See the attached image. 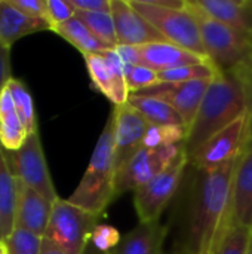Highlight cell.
I'll list each match as a JSON object with an SVG mask.
<instances>
[{
  "label": "cell",
  "mask_w": 252,
  "mask_h": 254,
  "mask_svg": "<svg viewBox=\"0 0 252 254\" xmlns=\"http://www.w3.org/2000/svg\"><path fill=\"white\" fill-rule=\"evenodd\" d=\"M4 156L15 179L34 189L50 202L59 198L50 179L39 132L28 134L18 150H4Z\"/></svg>",
  "instance_id": "obj_8"
},
{
  "label": "cell",
  "mask_w": 252,
  "mask_h": 254,
  "mask_svg": "<svg viewBox=\"0 0 252 254\" xmlns=\"http://www.w3.org/2000/svg\"><path fill=\"white\" fill-rule=\"evenodd\" d=\"M238 159L214 170H196L198 176L192 189L181 254H212L229 231L232 225V192Z\"/></svg>",
  "instance_id": "obj_1"
},
{
  "label": "cell",
  "mask_w": 252,
  "mask_h": 254,
  "mask_svg": "<svg viewBox=\"0 0 252 254\" xmlns=\"http://www.w3.org/2000/svg\"><path fill=\"white\" fill-rule=\"evenodd\" d=\"M98 219L100 216L58 198L53 202L45 238L58 246L64 253L86 254L92 232L98 226Z\"/></svg>",
  "instance_id": "obj_5"
},
{
  "label": "cell",
  "mask_w": 252,
  "mask_h": 254,
  "mask_svg": "<svg viewBox=\"0 0 252 254\" xmlns=\"http://www.w3.org/2000/svg\"><path fill=\"white\" fill-rule=\"evenodd\" d=\"M125 77H126L129 94L147 89L159 83L157 71L146 65H125Z\"/></svg>",
  "instance_id": "obj_31"
},
{
  "label": "cell",
  "mask_w": 252,
  "mask_h": 254,
  "mask_svg": "<svg viewBox=\"0 0 252 254\" xmlns=\"http://www.w3.org/2000/svg\"><path fill=\"white\" fill-rule=\"evenodd\" d=\"M203 254H211V253H203Z\"/></svg>",
  "instance_id": "obj_44"
},
{
  "label": "cell",
  "mask_w": 252,
  "mask_h": 254,
  "mask_svg": "<svg viewBox=\"0 0 252 254\" xmlns=\"http://www.w3.org/2000/svg\"><path fill=\"white\" fill-rule=\"evenodd\" d=\"M252 228L230 226L212 254H248Z\"/></svg>",
  "instance_id": "obj_30"
},
{
  "label": "cell",
  "mask_w": 252,
  "mask_h": 254,
  "mask_svg": "<svg viewBox=\"0 0 252 254\" xmlns=\"http://www.w3.org/2000/svg\"><path fill=\"white\" fill-rule=\"evenodd\" d=\"M212 18L252 37V0H195Z\"/></svg>",
  "instance_id": "obj_19"
},
{
  "label": "cell",
  "mask_w": 252,
  "mask_h": 254,
  "mask_svg": "<svg viewBox=\"0 0 252 254\" xmlns=\"http://www.w3.org/2000/svg\"><path fill=\"white\" fill-rule=\"evenodd\" d=\"M131 4L168 42L208 58L198 21L189 10L187 4L184 9L160 7L150 0H132Z\"/></svg>",
  "instance_id": "obj_6"
},
{
  "label": "cell",
  "mask_w": 252,
  "mask_h": 254,
  "mask_svg": "<svg viewBox=\"0 0 252 254\" xmlns=\"http://www.w3.org/2000/svg\"><path fill=\"white\" fill-rule=\"evenodd\" d=\"M7 91L12 97L15 110L27 131V134L39 132V125H37V115H36V107L34 101L31 97V92L28 91L27 85L24 80L12 77L7 82Z\"/></svg>",
  "instance_id": "obj_24"
},
{
  "label": "cell",
  "mask_w": 252,
  "mask_h": 254,
  "mask_svg": "<svg viewBox=\"0 0 252 254\" xmlns=\"http://www.w3.org/2000/svg\"><path fill=\"white\" fill-rule=\"evenodd\" d=\"M220 71L211 61L192 64L184 67H177L172 70H165L157 73L159 82H171V83H184V82H195V80H211Z\"/></svg>",
  "instance_id": "obj_25"
},
{
  "label": "cell",
  "mask_w": 252,
  "mask_h": 254,
  "mask_svg": "<svg viewBox=\"0 0 252 254\" xmlns=\"http://www.w3.org/2000/svg\"><path fill=\"white\" fill-rule=\"evenodd\" d=\"M0 240L3 241V234H1V219H0Z\"/></svg>",
  "instance_id": "obj_42"
},
{
  "label": "cell",
  "mask_w": 252,
  "mask_h": 254,
  "mask_svg": "<svg viewBox=\"0 0 252 254\" xmlns=\"http://www.w3.org/2000/svg\"><path fill=\"white\" fill-rule=\"evenodd\" d=\"M187 7L198 21L202 42L209 61L218 71H252V37L212 18L195 0Z\"/></svg>",
  "instance_id": "obj_4"
},
{
  "label": "cell",
  "mask_w": 252,
  "mask_h": 254,
  "mask_svg": "<svg viewBox=\"0 0 252 254\" xmlns=\"http://www.w3.org/2000/svg\"><path fill=\"white\" fill-rule=\"evenodd\" d=\"M168 237V226L160 222L140 223L135 229L122 237L113 254H163Z\"/></svg>",
  "instance_id": "obj_18"
},
{
  "label": "cell",
  "mask_w": 252,
  "mask_h": 254,
  "mask_svg": "<svg viewBox=\"0 0 252 254\" xmlns=\"http://www.w3.org/2000/svg\"><path fill=\"white\" fill-rule=\"evenodd\" d=\"M86 254H88V253H86Z\"/></svg>",
  "instance_id": "obj_45"
},
{
  "label": "cell",
  "mask_w": 252,
  "mask_h": 254,
  "mask_svg": "<svg viewBox=\"0 0 252 254\" xmlns=\"http://www.w3.org/2000/svg\"><path fill=\"white\" fill-rule=\"evenodd\" d=\"M76 16V10L70 0H46V13L45 19L50 25V31L58 25L65 24Z\"/></svg>",
  "instance_id": "obj_32"
},
{
  "label": "cell",
  "mask_w": 252,
  "mask_h": 254,
  "mask_svg": "<svg viewBox=\"0 0 252 254\" xmlns=\"http://www.w3.org/2000/svg\"><path fill=\"white\" fill-rule=\"evenodd\" d=\"M18 183V201L15 214V228L27 229L42 238H45L53 202L42 196L34 189L25 186L16 179Z\"/></svg>",
  "instance_id": "obj_14"
},
{
  "label": "cell",
  "mask_w": 252,
  "mask_h": 254,
  "mask_svg": "<svg viewBox=\"0 0 252 254\" xmlns=\"http://www.w3.org/2000/svg\"><path fill=\"white\" fill-rule=\"evenodd\" d=\"M251 79L252 71H220L211 80L186 138L189 159L211 137L250 112Z\"/></svg>",
  "instance_id": "obj_2"
},
{
  "label": "cell",
  "mask_w": 252,
  "mask_h": 254,
  "mask_svg": "<svg viewBox=\"0 0 252 254\" xmlns=\"http://www.w3.org/2000/svg\"><path fill=\"white\" fill-rule=\"evenodd\" d=\"M76 16L85 22V25L108 48L116 49L119 42H117V34H116V27H114V19L111 12L108 13H89V12H77Z\"/></svg>",
  "instance_id": "obj_26"
},
{
  "label": "cell",
  "mask_w": 252,
  "mask_h": 254,
  "mask_svg": "<svg viewBox=\"0 0 252 254\" xmlns=\"http://www.w3.org/2000/svg\"><path fill=\"white\" fill-rule=\"evenodd\" d=\"M58 36H61L64 40H67L70 45H73L82 55H89V54H101L104 51H108L105 43H102L86 25L83 21H80L77 16L71 18L62 25H58L56 28L52 30Z\"/></svg>",
  "instance_id": "obj_22"
},
{
  "label": "cell",
  "mask_w": 252,
  "mask_h": 254,
  "mask_svg": "<svg viewBox=\"0 0 252 254\" xmlns=\"http://www.w3.org/2000/svg\"><path fill=\"white\" fill-rule=\"evenodd\" d=\"M251 122V112L217 132L211 137L190 159L189 164L195 167V170H214L221 165H226L232 161H236L247 141L248 131Z\"/></svg>",
  "instance_id": "obj_10"
},
{
  "label": "cell",
  "mask_w": 252,
  "mask_h": 254,
  "mask_svg": "<svg viewBox=\"0 0 252 254\" xmlns=\"http://www.w3.org/2000/svg\"><path fill=\"white\" fill-rule=\"evenodd\" d=\"M50 30V25L43 18H31L19 12L10 0H0V42L7 48H12L19 39L37 33Z\"/></svg>",
  "instance_id": "obj_17"
},
{
  "label": "cell",
  "mask_w": 252,
  "mask_h": 254,
  "mask_svg": "<svg viewBox=\"0 0 252 254\" xmlns=\"http://www.w3.org/2000/svg\"><path fill=\"white\" fill-rule=\"evenodd\" d=\"M116 196L114 124L113 115H110L95 144L89 165L79 186L67 201L101 217Z\"/></svg>",
  "instance_id": "obj_3"
},
{
  "label": "cell",
  "mask_w": 252,
  "mask_h": 254,
  "mask_svg": "<svg viewBox=\"0 0 252 254\" xmlns=\"http://www.w3.org/2000/svg\"><path fill=\"white\" fill-rule=\"evenodd\" d=\"M187 167L189 156L186 152H183L168 170L134 192V207L137 210L140 223L159 222L162 213L177 195Z\"/></svg>",
  "instance_id": "obj_7"
},
{
  "label": "cell",
  "mask_w": 252,
  "mask_h": 254,
  "mask_svg": "<svg viewBox=\"0 0 252 254\" xmlns=\"http://www.w3.org/2000/svg\"><path fill=\"white\" fill-rule=\"evenodd\" d=\"M248 254H252V235H251V241H250V247H248Z\"/></svg>",
  "instance_id": "obj_41"
},
{
  "label": "cell",
  "mask_w": 252,
  "mask_h": 254,
  "mask_svg": "<svg viewBox=\"0 0 252 254\" xmlns=\"http://www.w3.org/2000/svg\"><path fill=\"white\" fill-rule=\"evenodd\" d=\"M83 58L95 89H98L104 97H107L113 103V97H114L113 80L104 57L101 54H89V55H83Z\"/></svg>",
  "instance_id": "obj_28"
},
{
  "label": "cell",
  "mask_w": 252,
  "mask_h": 254,
  "mask_svg": "<svg viewBox=\"0 0 252 254\" xmlns=\"http://www.w3.org/2000/svg\"><path fill=\"white\" fill-rule=\"evenodd\" d=\"M120 234L116 228L110 226V225H98L91 237V243L92 246L100 250L101 253H108L117 249V246L120 244Z\"/></svg>",
  "instance_id": "obj_33"
},
{
  "label": "cell",
  "mask_w": 252,
  "mask_h": 254,
  "mask_svg": "<svg viewBox=\"0 0 252 254\" xmlns=\"http://www.w3.org/2000/svg\"><path fill=\"white\" fill-rule=\"evenodd\" d=\"M74 10L89 13H108L111 12V0H70Z\"/></svg>",
  "instance_id": "obj_35"
},
{
  "label": "cell",
  "mask_w": 252,
  "mask_h": 254,
  "mask_svg": "<svg viewBox=\"0 0 252 254\" xmlns=\"http://www.w3.org/2000/svg\"><path fill=\"white\" fill-rule=\"evenodd\" d=\"M186 152V143L146 149L143 147L117 174H116V195L137 190L165 170H168L180 155Z\"/></svg>",
  "instance_id": "obj_9"
},
{
  "label": "cell",
  "mask_w": 252,
  "mask_h": 254,
  "mask_svg": "<svg viewBox=\"0 0 252 254\" xmlns=\"http://www.w3.org/2000/svg\"><path fill=\"white\" fill-rule=\"evenodd\" d=\"M101 254H113V252H108V253H101Z\"/></svg>",
  "instance_id": "obj_43"
},
{
  "label": "cell",
  "mask_w": 252,
  "mask_h": 254,
  "mask_svg": "<svg viewBox=\"0 0 252 254\" xmlns=\"http://www.w3.org/2000/svg\"><path fill=\"white\" fill-rule=\"evenodd\" d=\"M16 201H18V183L7 165L4 149L0 144V219H1L3 240L15 228Z\"/></svg>",
  "instance_id": "obj_20"
},
{
  "label": "cell",
  "mask_w": 252,
  "mask_h": 254,
  "mask_svg": "<svg viewBox=\"0 0 252 254\" xmlns=\"http://www.w3.org/2000/svg\"><path fill=\"white\" fill-rule=\"evenodd\" d=\"M128 103L137 109L150 125H183L187 127L184 119L165 101L153 97L129 95Z\"/></svg>",
  "instance_id": "obj_23"
},
{
  "label": "cell",
  "mask_w": 252,
  "mask_h": 254,
  "mask_svg": "<svg viewBox=\"0 0 252 254\" xmlns=\"http://www.w3.org/2000/svg\"><path fill=\"white\" fill-rule=\"evenodd\" d=\"M111 115L114 124V164L117 174L143 149V141L150 124L129 103L116 106Z\"/></svg>",
  "instance_id": "obj_11"
},
{
  "label": "cell",
  "mask_w": 252,
  "mask_h": 254,
  "mask_svg": "<svg viewBox=\"0 0 252 254\" xmlns=\"http://www.w3.org/2000/svg\"><path fill=\"white\" fill-rule=\"evenodd\" d=\"M189 128L183 125H150L143 141L146 149H157L186 143Z\"/></svg>",
  "instance_id": "obj_27"
},
{
  "label": "cell",
  "mask_w": 252,
  "mask_h": 254,
  "mask_svg": "<svg viewBox=\"0 0 252 254\" xmlns=\"http://www.w3.org/2000/svg\"><path fill=\"white\" fill-rule=\"evenodd\" d=\"M211 80H195V82H184V83L159 82L147 89L132 92L129 95L153 97L168 103L184 119L187 128H190L192 122L198 115L199 106L205 97V92Z\"/></svg>",
  "instance_id": "obj_12"
},
{
  "label": "cell",
  "mask_w": 252,
  "mask_h": 254,
  "mask_svg": "<svg viewBox=\"0 0 252 254\" xmlns=\"http://www.w3.org/2000/svg\"><path fill=\"white\" fill-rule=\"evenodd\" d=\"M248 140L252 144V113H251V122H250V131H248Z\"/></svg>",
  "instance_id": "obj_39"
},
{
  "label": "cell",
  "mask_w": 252,
  "mask_h": 254,
  "mask_svg": "<svg viewBox=\"0 0 252 254\" xmlns=\"http://www.w3.org/2000/svg\"><path fill=\"white\" fill-rule=\"evenodd\" d=\"M116 52L122 58L125 65H141V58H140V49L138 46H131V45H119L116 48Z\"/></svg>",
  "instance_id": "obj_37"
},
{
  "label": "cell",
  "mask_w": 252,
  "mask_h": 254,
  "mask_svg": "<svg viewBox=\"0 0 252 254\" xmlns=\"http://www.w3.org/2000/svg\"><path fill=\"white\" fill-rule=\"evenodd\" d=\"M111 15L119 45L143 46L149 43L168 42L141 13L134 9L131 1L111 0Z\"/></svg>",
  "instance_id": "obj_13"
},
{
  "label": "cell",
  "mask_w": 252,
  "mask_h": 254,
  "mask_svg": "<svg viewBox=\"0 0 252 254\" xmlns=\"http://www.w3.org/2000/svg\"><path fill=\"white\" fill-rule=\"evenodd\" d=\"M10 3L27 16L45 19L46 0H10Z\"/></svg>",
  "instance_id": "obj_34"
},
{
  "label": "cell",
  "mask_w": 252,
  "mask_h": 254,
  "mask_svg": "<svg viewBox=\"0 0 252 254\" xmlns=\"http://www.w3.org/2000/svg\"><path fill=\"white\" fill-rule=\"evenodd\" d=\"M138 49H140L141 65H146L157 73L165 71V70H172L177 67L209 61V58L195 54L192 51H187L171 42L149 43V45L138 46Z\"/></svg>",
  "instance_id": "obj_16"
},
{
  "label": "cell",
  "mask_w": 252,
  "mask_h": 254,
  "mask_svg": "<svg viewBox=\"0 0 252 254\" xmlns=\"http://www.w3.org/2000/svg\"><path fill=\"white\" fill-rule=\"evenodd\" d=\"M12 79V67H10V48L0 42V98L4 92L7 82Z\"/></svg>",
  "instance_id": "obj_36"
},
{
  "label": "cell",
  "mask_w": 252,
  "mask_h": 254,
  "mask_svg": "<svg viewBox=\"0 0 252 254\" xmlns=\"http://www.w3.org/2000/svg\"><path fill=\"white\" fill-rule=\"evenodd\" d=\"M0 254H7V252H6V246H4V243L0 240Z\"/></svg>",
  "instance_id": "obj_40"
},
{
  "label": "cell",
  "mask_w": 252,
  "mask_h": 254,
  "mask_svg": "<svg viewBox=\"0 0 252 254\" xmlns=\"http://www.w3.org/2000/svg\"><path fill=\"white\" fill-rule=\"evenodd\" d=\"M42 254H67L64 253L58 246L50 243L49 240L43 238V246H42Z\"/></svg>",
  "instance_id": "obj_38"
},
{
  "label": "cell",
  "mask_w": 252,
  "mask_h": 254,
  "mask_svg": "<svg viewBox=\"0 0 252 254\" xmlns=\"http://www.w3.org/2000/svg\"><path fill=\"white\" fill-rule=\"evenodd\" d=\"M27 135L6 88L0 98V144L4 150H18L24 144Z\"/></svg>",
  "instance_id": "obj_21"
},
{
  "label": "cell",
  "mask_w": 252,
  "mask_h": 254,
  "mask_svg": "<svg viewBox=\"0 0 252 254\" xmlns=\"http://www.w3.org/2000/svg\"><path fill=\"white\" fill-rule=\"evenodd\" d=\"M3 243L7 254H42L43 238L27 229L13 228Z\"/></svg>",
  "instance_id": "obj_29"
},
{
  "label": "cell",
  "mask_w": 252,
  "mask_h": 254,
  "mask_svg": "<svg viewBox=\"0 0 252 254\" xmlns=\"http://www.w3.org/2000/svg\"><path fill=\"white\" fill-rule=\"evenodd\" d=\"M252 228V144L247 141L235 170L232 192V225Z\"/></svg>",
  "instance_id": "obj_15"
}]
</instances>
